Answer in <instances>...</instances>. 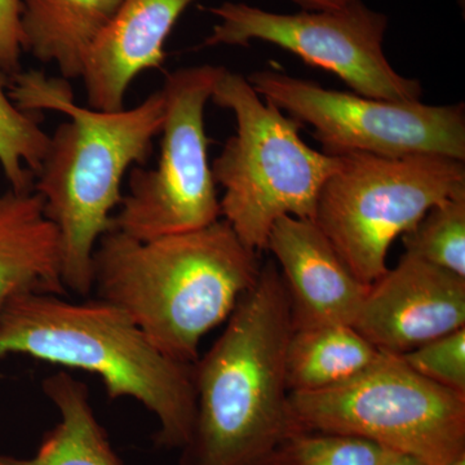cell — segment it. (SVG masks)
<instances>
[{
    "mask_svg": "<svg viewBox=\"0 0 465 465\" xmlns=\"http://www.w3.org/2000/svg\"><path fill=\"white\" fill-rule=\"evenodd\" d=\"M14 354L97 375L110 400L133 399L154 415L159 449L182 450L195 420L193 365L152 344L130 317L99 298L69 302L26 293L0 312V361Z\"/></svg>",
    "mask_w": 465,
    "mask_h": 465,
    "instance_id": "obj_4",
    "label": "cell"
},
{
    "mask_svg": "<svg viewBox=\"0 0 465 465\" xmlns=\"http://www.w3.org/2000/svg\"><path fill=\"white\" fill-rule=\"evenodd\" d=\"M23 51L56 65L64 79L81 78L85 57L122 0H20Z\"/></svg>",
    "mask_w": 465,
    "mask_h": 465,
    "instance_id": "obj_15",
    "label": "cell"
},
{
    "mask_svg": "<svg viewBox=\"0 0 465 465\" xmlns=\"http://www.w3.org/2000/svg\"><path fill=\"white\" fill-rule=\"evenodd\" d=\"M296 430L345 434L411 455L427 465L465 457V394L428 381L384 353L329 390L290 391Z\"/></svg>",
    "mask_w": 465,
    "mask_h": 465,
    "instance_id": "obj_7",
    "label": "cell"
},
{
    "mask_svg": "<svg viewBox=\"0 0 465 465\" xmlns=\"http://www.w3.org/2000/svg\"><path fill=\"white\" fill-rule=\"evenodd\" d=\"M41 121L39 114L24 112L12 101L7 79L0 72V168L12 191H32L41 170L50 145Z\"/></svg>",
    "mask_w": 465,
    "mask_h": 465,
    "instance_id": "obj_18",
    "label": "cell"
},
{
    "mask_svg": "<svg viewBox=\"0 0 465 465\" xmlns=\"http://www.w3.org/2000/svg\"><path fill=\"white\" fill-rule=\"evenodd\" d=\"M260 271L259 253L224 219L149 241L110 229L92 256V291L162 353L194 365L203 336L231 317Z\"/></svg>",
    "mask_w": 465,
    "mask_h": 465,
    "instance_id": "obj_2",
    "label": "cell"
},
{
    "mask_svg": "<svg viewBox=\"0 0 465 465\" xmlns=\"http://www.w3.org/2000/svg\"><path fill=\"white\" fill-rule=\"evenodd\" d=\"M289 293L273 262L238 302L222 335L193 365L195 420L180 465H275L295 432L286 351Z\"/></svg>",
    "mask_w": 465,
    "mask_h": 465,
    "instance_id": "obj_3",
    "label": "cell"
},
{
    "mask_svg": "<svg viewBox=\"0 0 465 465\" xmlns=\"http://www.w3.org/2000/svg\"><path fill=\"white\" fill-rule=\"evenodd\" d=\"M247 81L260 96L300 124L324 154L366 153L401 158L439 154L465 162V106L371 99L321 87L281 70L253 72Z\"/></svg>",
    "mask_w": 465,
    "mask_h": 465,
    "instance_id": "obj_9",
    "label": "cell"
},
{
    "mask_svg": "<svg viewBox=\"0 0 465 465\" xmlns=\"http://www.w3.org/2000/svg\"><path fill=\"white\" fill-rule=\"evenodd\" d=\"M353 327L397 356L463 329L465 278L405 252L370 284Z\"/></svg>",
    "mask_w": 465,
    "mask_h": 465,
    "instance_id": "obj_11",
    "label": "cell"
},
{
    "mask_svg": "<svg viewBox=\"0 0 465 465\" xmlns=\"http://www.w3.org/2000/svg\"><path fill=\"white\" fill-rule=\"evenodd\" d=\"M382 351L351 324L292 329L286 351L290 391L329 390L372 365Z\"/></svg>",
    "mask_w": 465,
    "mask_h": 465,
    "instance_id": "obj_17",
    "label": "cell"
},
{
    "mask_svg": "<svg viewBox=\"0 0 465 465\" xmlns=\"http://www.w3.org/2000/svg\"><path fill=\"white\" fill-rule=\"evenodd\" d=\"M20 0H0V72L12 76L20 72L21 38Z\"/></svg>",
    "mask_w": 465,
    "mask_h": 465,
    "instance_id": "obj_22",
    "label": "cell"
},
{
    "mask_svg": "<svg viewBox=\"0 0 465 465\" xmlns=\"http://www.w3.org/2000/svg\"><path fill=\"white\" fill-rule=\"evenodd\" d=\"M195 0H122L108 26L85 57L84 81L88 108L124 109L134 79L161 69L164 45L173 26Z\"/></svg>",
    "mask_w": 465,
    "mask_h": 465,
    "instance_id": "obj_13",
    "label": "cell"
},
{
    "mask_svg": "<svg viewBox=\"0 0 465 465\" xmlns=\"http://www.w3.org/2000/svg\"><path fill=\"white\" fill-rule=\"evenodd\" d=\"M400 357L410 369L434 384L465 394V327Z\"/></svg>",
    "mask_w": 465,
    "mask_h": 465,
    "instance_id": "obj_21",
    "label": "cell"
},
{
    "mask_svg": "<svg viewBox=\"0 0 465 465\" xmlns=\"http://www.w3.org/2000/svg\"><path fill=\"white\" fill-rule=\"evenodd\" d=\"M378 465H427L411 455L402 454V452L385 450L381 460Z\"/></svg>",
    "mask_w": 465,
    "mask_h": 465,
    "instance_id": "obj_24",
    "label": "cell"
},
{
    "mask_svg": "<svg viewBox=\"0 0 465 465\" xmlns=\"http://www.w3.org/2000/svg\"><path fill=\"white\" fill-rule=\"evenodd\" d=\"M450 465H465V457L458 459L457 461H454V463Z\"/></svg>",
    "mask_w": 465,
    "mask_h": 465,
    "instance_id": "obj_25",
    "label": "cell"
},
{
    "mask_svg": "<svg viewBox=\"0 0 465 465\" xmlns=\"http://www.w3.org/2000/svg\"><path fill=\"white\" fill-rule=\"evenodd\" d=\"M271 250L289 293L292 329L353 326L369 286L342 262L313 220L284 216L269 232Z\"/></svg>",
    "mask_w": 465,
    "mask_h": 465,
    "instance_id": "obj_12",
    "label": "cell"
},
{
    "mask_svg": "<svg viewBox=\"0 0 465 465\" xmlns=\"http://www.w3.org/2000/svg\"><path fill=\"white\" fill-rule=\"evenodd\" d=\"M298 5L302 11H330L344 7L351 0H291Z\"/></svg>",
    "mask_w": 465,
    "mask_h": 465,
    "instance_id": "obj_23",
    "label": "cell"
},
{
    "mask_svg": "<svg viewBox=\"0 0 465 465\" xmlns=\"http://www.w3.org/2000/svg\"><path fill=\"white\" fill-rule=\"evenodd\" d=\"M42 388L60 420L43 436L33 457L0 452V465H124L97 420L87 384L61 371L45 379Z\"/></svg>",
    "mask_w": 465,
    "mask_h": 465,
    "instance_id": "obj_16",
    "label": "cell"
},
{
    "mask_svg": "<svg viewBox=\"0 0 465 465\" xmlns=\"http://www.w3.org/2000/svg\"><path fill=\"white\" fill-rule=\"evenodd\" d=\"M26 293H67L57 226L33 191L0 194V312Z\"/></svg>",
    "mask_w": 465,
    "mask_h": 465,
    "instance_id": "obj_14",
    "label": "cell"
},
{
    "mask_svg": "<svg viewBox=\"0 0 465 465\" xmlns=\"http://www.w3.org/2000/svg\"><path fill=\"white\" fill-rule=\"evenodd\" d=\"M219 18L202 47L271 43L341 79L354 94L387 101H419L420 82L401 75L384 50L390 20L381 12L351 0L330 11L283 15L246 3L225 2L207 8Z\"/></svg>",
    "mask_w": 465,
    "mask_h": 465,
    "instance_id": "obj_10",
    "label": "cell"
},
{
    "mask_svg": "<svg viewBox=\"0 0 465 465\" xmlns=\"http://www.w3.org/2000/svg\"><path fill=\"white\" fill-rule=\"evenodd\" d=\"M384 451L358 437L296 430L284 440L275 465H378Z\"/></svg>",
    "mask_w": 465,
    "mask_h": 465,
    "instance_id": "obj_20",
    "label": "cell"
},
{
    "mask_svg": "<svg viewBox=\"0 0 465 465\" xmlns=\"http://www.w3.org/2000/svg\"><path fill=\"white\" fill-rule=\"evenodd\" d=\"M211 100L231 110L237 124L211 164L216 185L224 189L220 213L242 243L260 253L278 220H313L321 189L341 157L302 142V124L238 73L220 67Z\"/></svg>",
    "mask_w": 465,
    "mask_h": 465,
    "instance_id": "obj_5",
    "label": "cell"
},
{
    "mask_svg": "<svg viewBox=\"0 0 465 465\" xmlns=\"http://www.w3.org/2000/svg\"><path fill=\"white\" fill-rule=\"evenodd\" d=\"M323 183L313 222L358 281L388 271L391 243L440 202L465 193V162L439 154L401 158L339 155Z\"/></svg>",
    "mask_w": 465,
    "mask_h": 465,
    "instance_id": "obj_6",
    "label": "cell"
},
{
    "mask_svg": "<svg viewBox=\"0 0 465 465\" xmlns=\"http://www.w3.org/2000/svg\"><path fill=\"white\" fill-rule=\"evenodd\" d=\"M220 67H183L167 74L158 164L131 170L128 193L113 215L115 231L149 241L203 228L222 216L204 127Z\"/></svg>",
    "mask_w": 465,
    "mask_h": 465,
    "instance_id": "obj_8",
    "label": "cell"
},
{
    "mask_svg": "<svg viewBox=\"0 0 465 465\" xmlns=\"http://www.w3.org/2000/svg\"><path fill=\"white\" fill-rule=\"evenodd\" d=\"M402 241L410 255L465 278V193L434 204Z\"/></svg>",
    "mask_w": 465,
    "mask_h": 465,
    "instance_id": "obj_19",
    "label": "cell"
},
{
    "mask_svg": "<svg viewBox=\"0 0 465 465\" xmlns=\"http://www.w3.org/2000/svg\"><path fill=\"white\" fill-rule=\"evenodd\" d=\"M8 94L24 112L67 115L50 134L33 191L57 226L63 250V281L79 296L92 292V256L113 229L122 183L131 167H143L164 121V96L153 92L133 109L103 112L74 101L66 79L29 70L9 76Z\"/></svg>",
    "mask_w": 465,
    "mask_h": 465,
    "instance_id": "obj_1",
    "label": "cell"
}]
</instances>
